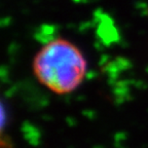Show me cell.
I'll list each match as a JSON object with an SVG mask.
<instances>
[{
    "instance_id": "1",
    "label": "cell",
    "mask_w": 148,
    "mask_h": 148,
    "mask_svg": "<svg viewBox=\"0 0 148 148\" xmlns=\"http://www.w3.org/2000/svg\"><path fill=\"white\" fill-rule=\"evenodd\" d=\"M32 73L51 92L65 96L74 92L86 80L88 62L77 44L63 37L49 40L35 53Z\"/></svg>"
}]
</instances>
